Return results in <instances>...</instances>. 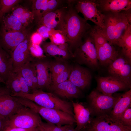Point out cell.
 I'll return each mask as SVG.
<instances>
[{
	"label": "cell",
	"instance_id": "obj_36",
	"mask_svg": "<svg viewBox=\"0 0 131 131\" xmlns=\"http://www.w3.org/2000/svg\"><path fill=\"white\" fill-rule=\"evenodd\" d=\"M29 48L31 54L33 58L41 59L46 57L40 45L33 44L30 41Z\"/></svg>",
	"mask_w": 131,
	"mask_h": 131
},
{
	"label": "cell",
	"instance_id": "obj_9",
	"mask_svg": "<svg viewBox=\"0 0 131 131\" xmlns=\"http://www.w3.org/2000/svg\"><path fill=\"white\" fill-rule=\"evenodd\" d=\"M81 131H131V128L123 125L110 114L96 116Z\"/></svg>",
	"mask_w": 131,
	"mask_h": 131
},
{
	"label": "cell",
	"instance_id": "obj_6",
	"mask_svg": "<svg viewBox=\"0 0 131 131\" xmlns=\"http://www.w3.org/2000/svg\"><path fill=\"white\" fill-rule=\"evenodd\" d=\"M42 122L41 119L38 113L24 106L10 118L6 129L13 128H37Z\"/></svg>",
	"mask_w": 131,
	"mask_h": 131
},
{
	"label": "cell",
	"instance_id": "obj_4",
	"mask_svg": "<svg viewBox=\"0 0 131 131\" xmlns=\"http://www.w3.org/2000/svg\"><path fill=\"white\" fill-rule=\"evenodd\" d=\"M15 100L21 105L38 113L47 123L58 126L73 125L76 123L74 117L64 111L41 106L32 101L23 97H15Z\"/></svg>",
	"mask_w": 131,
	"mask_h": 131
},
{
	"label": "cell",
	"instance_id": "obj_46",
	"mask_svg": "<svg viewBox=\"0 0 131 131\" xmlns=\"http://www.w3.org/2000/svg\"><path fill=\"white\" fill-rule=\"evenodd\" d=\"M35 131H39V130H38L36 128V130H35Z\"/></svg>",
	"mask_w": 131,
	"mask_h": 131
},
{
	"label": "cell",
	"instance_id": "obj_34",
	"mask_svg": "<svg viewBox=\"0 0 131 131\" xmlns=\"http://www.w3.org/2000/svg\"><path fill=\"white\" fill-rule=\"evenodd\" d=\"M19 1L18 0H0V20L5 14Z\"/></svg>",
	"mask_w": 131,
	"mask_h": 131
},
{
	"label": "cell",
	"instance_id": "obj_21",
	"mask_svg": "<svg viewBox=\"0 0 131 131\" xmlns=\"http://www.w3.org/2000/svg\"><path fill=\"white\" fill-rule=\"evenodd\" d=\"M60 7L45 14L37 23L39 26L44 25L57 30L60 23L64 7Z\"/></svg>",
	"mask_w": 131,
	"mask_h": 131
},
{
	"label": "cell",
	"instance_id": "obj_5",
	"mask_svg": "<svg viewBox=\"0 0 131 131\" xmlns=\"http://www.w3.org/2000/svg\"><path fill=\"white\" fill-rule=\"evenodd\" d=\"M90 30L84 37L81 44L74 51L73 57L80 64L96 68L98 66L97 49Z\"/></svg>",
	"mask_w": 131,
	"mask_h": 131
},
{
	"label": "cell",
	"instance_id": "obj_17",
	"mask_svg": "<svg viewBox=\"0 0 131 131\" xmlns=\"http://www.w3.org/2000/svg\"><path fill=\"white\" fill-rule=\"evenodd\" d=\"M91 73L87 69L78 66L72 67L68 80L80 89L83 90L90 84Z\"/></svg>",
	"mask_w": 131,
	"mask_h": 131
},
{
	"label": "cell",
	"instance_id": "obj_27",
	"mask_svg": "<svg viewBox=\"0 0 131 131\" xmlns=\"http://www.w3.org/2000/svg\"><path fill=\"white\" fill-rule=\"evenodd\" d=\"M25 27L32 22L34 16L33 12L21 6L13 8L12 13Z\"/></svg>",
	"mask_w": 131,
	"mask_h": 131
},
{
	"label": "cell",
	"instance_id": "obj_38",
	"mask_svg": "<svg viewBox=\"0 0 131 131\" xmlns=\"http://www.w3.org/2000/svg\"><path fill=\"white\" fill-rule=\"evenodd\" d=\"M51 42L57 45L67 43L66 40L61 32L57 31L50 36Z\"/></svg>",
	"mask_w": 131,
	"mask_h": 131
},
{
	"label": "cell",
	"instance_id": "obj_11",
	"mask_svg": "<svg viewBox=\"0 0 131 131\" xmlns=\"http://www.w3.org/2000/svg\"><path fill=\"white\" fill-rule=\"evenodd\" d=\"M24 106L11 95L5 87H0V116L8 120Z\"/></svg>",
	"mask_w": 131,
	"mask_h": 131
},
{
	"label": "cell",
	"instance_id": "obj_23",
	"mask_svg": "<svg viewBox=\"0 0 131 131\" xmlns=\"http://www.w3.org/2000/svg\"><path fill=\"white\" fill-rule=\"evenodd\" d=\"M13 61L11 54L0 44V77L5 83L12 73Z\"/></svg>",
	"mask_w": 131,
	"mask_h": 131
},
{
	"label": "cell",
	"instance_id": "obj_31",
	"mask_svg": "<svg viewBox=\"0 0 131 131\" xmlns=\"http://www.w3.org/2000/svg\"><path fill=\"white\" fill-rule=\"evenodd\" d=\"M64 60L49 62L50 69L52 79L66 69L69 65Z\"/></svg>",
	"mask_w": 131,
	"mask_h": 131
},
{
	"label": "cell",
	"instance_id": "obj_15",
	"mask_svg": "<svg viewBox=\"0 0 131 131\" xmlns=\"http://www.w3.org/2000/svg\"><path fill=\"white\" fill-rule=\"evenodd\" d=\"M76 126L75 129L81 131L91 122L94 115L89 106L83 103L71 101Z\"/></svg>",
	"mask_w": 131,
	"mask_h": 131
},
{
	"label": "cell",
	"instance_id": "obj_10",
	"mask_svg": "<svg viewBox=\"0 0 131 131\" xmlns=\"http://www.w3.org/2000/svg\"><path fill=\"white\" fill-rule=\"evenodd\" d=\"M131 62L123 55L120 54L108 66V72L111 76L117 78L131 88Z\"/></svg>",
	"mask_w": 131,
	"mask_h": 131
},
{
	"label": "cell",
	"instance_id": "obj_22",
	"mask_svg": "<svg viewBox=\"0 0 131 131\" xmlns=\"http://www.w3.org/2000/svg\"><path fill=\"white\" fill-rule=\"evenodd\" d=\"M19 71L30 90L33 91L38 89L36 68L32 61L25 64Z\"/></svg>",
	"mask_w": 131,
	"mask_h": 131
},
{
	"label": "cell",
	"instance_id": "obj_26",
	"mask_svg": "<svg viewBox=\"0 0 131 131\" xmlns=\"http://www.w3.org/2000/svg\"><path fill=\"white\" fill-rule=\"evenodd\" d=\"M117 45L122 48V55L131 62V24H130L118 40Z\"/></svg>",
	"mask_w": 131,
	"mask_h": 131
},
{
	"label": "cell",
	"instance_id": "obj_12",
	"mask_svg": "<svg viewBox=\"0 0 131 131\" xmlns=\"http://www.w3.org/2000/svg\"><path fill=\"white\" fill-rule=\"evenodd\" d=\"M30 41L26 39L19 44L11 55L13 61V73L19 71L21 67L27 63L32 61L33 58L29 49Z\"/></svg>",
	"mask_w": 131,
	"mask_h": 131
},
{
	"label": "cell",
	"instance_id": "obj_42",
	"mask_svg": "<svg viewBox=\"0 0 131 131\" xmlns=\"http://www.w3.org/2000/svg\"><path fill=\"white\" fill-rule=\"evenodd\" d=\"M8 121L0 116V131H4L6 129Z\"/></svg>",
	"mask_w": 131,
	"mask_h": 131
},
{
	"label": "cell",
	"instance_id": "obj_2",
	"mask_svg": "<svg viewBox=\"0 0 131 131\" xmlns=\"http://www.w3.org/2000/svg\"><path fill=\"white\" fill-rule=\"evenodd\" d=\"M105 14L104 28L99 31L111 44L116 45L118 40L131 23L130 10Z\"/></svg>",
	"mask_w": 131,
	"mask_h": 131
},
{
	"label": "cell",
	"instance_id": "obj_30",
	"mask_svg": "<svg viewBox=\"0 0 131 131\" xmlns=\"http://www.w3.org/2000/svg\"><path fill=\"white\" fill-rule=\"evenodd\" d=\"M48 0H37L33 1V10L34 18L38 23L42 17L47 13Z\"/></svg>",
	"mask_w": 131,
	"mask_h": 131
},
{
	"label": "cell",
	"instance_id": "obj_44",
	"mask_svg": "<svg viewBox=\"0 0 131 131\" xmlns=\"http://www.w3.org/2000/svg\"><path fill=\"white\" fill-rule=\"evenodd\" d=\"M66 131H79L76 130L74 128L73 125H71L67 129Z\"/></svg>",
	"mask_w": 131,
	"mask_h": 131
},
{
	"label": "cell",
	"instance_id": "obj_18",
	"mask_svg": "<svg viewBox=\"0 0 131 131\" xmlns=\"http://www.w3.org/2000/svg\"><path fill=\"white\" fill-rule=\"evenodd\" d=\"M48 89L57 96L69 99L78 98L81 94L80 89L68 80L57 84L51 85Z\"/></svg>",
	"mask_w": 131,
	"mask_h": 131
},
{
	"label": "cell",
	"instance_id": "obj_13",
	"mask_svg": "<svg viewBox=\"0 0 131 131\" xmlns=\"http://www.w3.org/2000/svg\"><path fill=\"white\" fill-rule=\"evenodd\" d=\"M46 57L41 59L33 58L32 61L36 68L38 89L42 90L48 89L52 82L49 61L46 60Z\"/></svg>",
	"mask_w": 131,
	"mask_h": 131
},
{
	"label": "cell",
	"instance_id": "obj_41",
	"mask_svg": "<svg viewBox=\"0 0 131 131\" xmlns=\"http://www.w3.org/2000/svg\"><path fill=\"white\" fill-rule=\"evenodd\" d=\"M43 40L42 36L37 32L33 33L31 36L30 41L31 43L40 45Z\"/></svg>",
	"mask_w": 131,
	"mask_h": 131
},
{
	"label": "cell",
	"instance_id": "obj_43",
	"mask_svg": "<svg viewBox=\"0 0 131 131\" xmlns=\"http://www.w3.org/2000/svg\"><path fill=\"white\" fill-rule=\"evenodd\" d=\"M36 128L25 129L18 128H13L5 129L4 131H35Z\"/></svg>",
	"mask_w": 131,
	"mask_h": 131
},
{
	"label": "cell",
	"instance_id": "obj_37",
	"mask_svg": "<svg viewBox=\"0 0 131 131\" xmlns=\"http://www.w3.org/2000/svg\"><path fill=\"white\" fill-rule=\"evenodd\" d=\"M118 121L123 125L131 128V107L129 106L121 115Z\"/></svg>",
	"mask_w": 131,
	"mask_h": 131
},
{
	"label": "cell",
	"instance_id": "obj_24",
	"mask_svg": "<svg viewBox=\"0 0 131 131\" xmlns=\"http://www.w3.org/2000/svg\"><path fill=\"white\" fill-rule=\"evenodd\" d=\"M131 104V90L119 96L110 115L118 121L119 118Z\"/></svg>",
	"mask_w": 131,
	"mask_h": 131
},
{
	"label": "cell",
	"instance_id": "obj_40",
	"mask_svg": "<svg viewBox=\"0 0 131 131\" xmlns=\"http://www.w3.org/2000/svg\"><path fill=\"white\" fill-rule=\"evenodd\" d=\"M17 73L18 78L22 93H30V90L25 80L22 76L20 71Z\"/></svg>",
	"mask_w": 131,
	"mask_h": 131
},
{
	"label": "cell",
	"instance_id": "obj_14",
	"mask_svg": "<svg viewBox=\"0 0 131 131\" xmlns=\"http://www.w3.org/2000/svg\"><path fill=\"white\" fill-rule=\"evenodd\" d=\"M96 80L97 90L105 95L112 96L115 92L128 88L123 82L111 76L98 77Z\"/></svg>",
	"mask_w": 131,
	"mask_h": 131
},
{
	"label": "cell",
	"instance_id": "obj_39",
	"mask_svg": "<svg viewBox=\"0 0 131 131\" xmlns=\"http://www.w3.org/2000/svg\"><path fill=\"white\" fill-rule=\"evenodd\" d=\"M57 31L45 26L41 25L40 26L37 32L42 36L44 39L49 38L52 34Z\"/></svg>",
	"mask_w": 131,
	"mask_h": 131
},
{
	"label": "cell",
	"instance_id": "obj_35",
	"mask_svg": "<svg viewBox=\"0 0 131 131\" xmlns=\"http://www.w3.org/2000/svg\"><path fill=\"white\" fill-rule=\"evenodd\" d=\"M72 67L69 66L65 70L52 79L51 85H55L68 80Z\"/></svg>",
	"mask_w": 131,
	"mask_h": 131
},
{
	"label": "cell",
	"instance_id": "obj_16",
	"mask_svg": "<svg viewBox=\"0 0 131 131\" xmlns=\"http://www.w3.org/2000/svg\"><path fill=\"white\" fill-rule=\"evenodd\" d=\"M27 32L25 30L18 31H7L3 28L1 33V45L10 54L20 43L26 39Z\"/></svg>",
	"mask_w": 131,
	"mask_h": 131
},
{
	"label": "cell",
	"instance_id": "obj_45",
	"mask_svg": "<svg viewBox=\"0 0 131 131\" xmlns=\"http://www.w3.org/2000/svg\"><path fill=\"white\" fill-rule=\"evenodd\" d=\"M2 82L3 83V82L0 77V82Z\"/></svg>",
	"mask_w": 131,
	"mask_h": 131
},
{
	"label": "cell",
	"instance_id": "obj_7",
	"mask_svg": "<svg viewBox=\"0 0 131 131\" xmlns=\"http://www.w3.org/2000/svg\"><path fill=\"white\" fill-rule=\"evenodd\" d=\"M70 1L76 12L81 13L86 21H92L100 29L104 28L105 15L98 9L96 0H70Z\"/></svg>",
	"mask_w": 131,
	"mask_h": 131
},
{
	"label": "cell",
	"instance_id": "obj_25",
	"mask_svg": "<svg viewBox=\"0 0 131 131\" xmlns=\"http://www.w3.org/2000/svg\"><path fill=\"white\" fill-rule=\"evenodd\" d=\"M41 47L44 52L47 55L58 59H67L73 55L69 52L61 49L58 46L51 42H44L42 43Z\"/></svg>",
	"mask_w": 131,
	"mask_h": 131
},
{
	"label": "cell",
	"instance_id": "obj_3",
	"mask_svg": "<svg viewBox=\"0 0 131 131\" xmlns=\"http://www.w3.org/2000/svg\"><path fill=\"white\" fill-rule=\"evenodd\" d=\"M13 96L24 98L42 107L62 111L74 117L72 102L62 100L53 93L37 89L31 93H20L15 94Z\"/></svg>",
	"mask_w": 131,
	"mask_h": 131
},
{
	"label": "cell",
	"instance_id": "obj_8",
	"mask_svg": "<svg viewBox=\"0 0 131 131\" xmlns=\"http://www.w3.org/2000/svg\"><path fill=\"white\" fill-rule=\"evenodd\" d=\"M118 97L105 95L97 90L93 91L88 96L89 106L96 116L110 114Z\"/></svg>",
	"mask_w": 131,
	"mask_h": 131
},
{
	"label": "cell",
	"instance_id": "obj_33",
	"mask_svg": "<svg viewBox=\"0 0 131 131\" xmlns=\"http://www.w3.org/2000/svg\"><path fill=\"white\" fill-rule=\"evenodd\" d=\"M90 32L93 39L96 48L108 41L96 26L93 28L91 27Z\"/></svg>",
	"mask_w": 131,
	"mask_h": 131
},
{
	"label": "cell",
	"instance_id": "obj_19",
	"mask_svg": "<svg viewBox=\"0 0 131 131\" xmlns=\"http://www.w3.org/2000/svg\"><path fill=\"white\" fill-rule=\"evenodd\" d=\"M96 49L98 61L105 66H108L120 55L113 45L108 41Z\"/></svg>",
	"mask_w": 131,
	"mask_h": 131
},
{
	"label": "cell",
	"instance_id": "obj_29",
	"mask_svg": "<svg viewBox=\"0 0 131 131\" xmlns=\"http://www.w3.org/2000/svg\"><path fill=\"white\" fill-rule=\"evenodd\" d=\"M4 83L11 96L22 93L17 73H12Z\"/></svg>",
	"mask_w": 131,
	"mask_h": 131
},
{
	"label": "cell",
	"instance_id": "obj_32",
	"mask_svg": "<svg viewBox=\"0 0 131 131\" xmlns=\"http://www.w3.org/2000/svg\"><path fill=\"white\" fill-rule=\"evenodd\" d=\"M70 125L58 126L53 124L42 121L37 128L39 131H66Z\"/></svg>",
	"mask_w": 131,
	"mask_h": 131
},
{
	"label": "cell",
	"instance_id": "obj_20",
	"mask_svg": "<svg viewBox=\"0 0 131 131\" xmlns=\"http://www.w3.org/2000/svg\"><path fill=\"white\" fill-rule=\"evenodd\" d=\"M97 7L103 11L120 12L131 10V0H96Z\"/></svg>",
	"mask_w": 131,
	"mask_h": 131
},
{
	"label": "cell",
	"instance_id": "obj_28",
	"mask_svg": "<svg viewBox=\"0 0 131 131\" xmlns=\"http://www.w3.org/2000/svg\"><path fill=\"white\" fill-rule=\"evenodd\" d=\"M2 28L7 31H18L25 30L20 21L12 14L5 15L2 19Z\"/></svg>",
	"mask_w": 131,
	"mask_h": 131
},
{
	"label": "cell",
	"instance_id": "obj_1",
	"mask_svg": "<svg viewBox=\"0 0 131 131\" xmlns=\"http://www.w3.org/2000/svg\"><path fill=\"white\" fill-rule=\"evenodd\" d=\"M91 27L78 15L70 0H67L57 30L65 37L72 53L81 44L84 37Z\"/></svg>",
	"mask_w": 131,
	"mask_h": 131
}]
</instances>
